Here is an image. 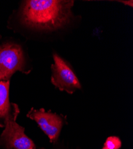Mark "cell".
Returning <instances> with one entry per match:
<instances>
[{"instance_id": "cell-1", "label": "cell", "mask_w": 133, "mask_h": 149, "mask_svg": "<svg viewBox=\"0 0 133 149\" xmlns=\"http://www.w3.org/2000/svg\"><path fill=\"white\" fill-rule=\"evenodd\" d=\"M74 4V1L66 0L25 1L21 8L20 21L33 29L56 31L70 23Z\"/></svg>"}, {"instance_id": "cell-2", "label": "cell", "mask_w": 133, "mask_h": 149, "mask_svg": "<svg viewBox=\"0 0 133 149\" xmlns=\"http://www.w3.org/2000/svg\"><path fill=\"white\" fill-rule=\"evenodd\" d=\"M17 71L25 74L31 71L21 45L13 42L0 43V81H10Z\"/></svg>"}, {"instance_id": "cell-3", "label": "cell", "mask_w": 133, "mask_h": 149, "mask_svg": "<svg viewBox=\"0 0 133 149\" xmlns=\"http://www.w3.org/2000/svg\"><path fill=\"white\" fill-rule=\"evenodd\" d=\"M20 113L18 106L14 103L11 113L6 119L4 130L0 135V147L6 149H35V145L25 133V128L16 122Z\"/></svg>"}, {"instance_id": "cell-4", "label": "cell", "mask_w": 133, "mask_h": 149, "mask_svg": "<svg viewBox=\"0 0 133 149\" xmlns=\"http://www.w3.org/2000/svg\"><path fill=\"white\" fill-rule=\"evenodd\" d=\"M54 64L52 65V83L60 91L73 94L81 89L80 82L68 61L57 54L53 55Z\"/></svg>"}, {"instance_id": "cell-5", "label": "cell", "mask_w": 133, "mask_h": 149, "mask_svg": "<svg viewBox=\"0 0 133 149\" xmlns=\"http://www.w3.org/2000/svg\"><path fill=\"white\" fill-rule=\"evenodd\" d=\"M27 117L35 120L42 131L47 135L51 142L57 141L63 125V117L41 108L39 110L32 108Z\"/></svg>"}, {"instance_id": "cell-6", "label": "cell", "mask_w": 133, "mask_h": 149, "mask_svg": "<svg viewBox=\"0 0 133 149\" xmlns=\"http://www.w3.org/2000/svg\"><path fill=\"white\" fill-rule=\"evenodd\" d=\"M10 81H0V127H4L6 119L13 109L14 103L9 101Z\"/></svg>"}, {"instance_id": "cell-7", "label": "cell", "mask_w": 133, "mask_h": 149, "mask_svg": "<svg viewBox=\"0 0 133 149\" xmlns=\"http://www.w3.org/2000/svg\"><path fill=\"white\" fill-rule=\"evenodd\" d=\"M121 145V141L118 136H111L106 139L103 147L105 149H119Z\"/></svg>"}, {"instance_id": "cell-8", "label": "cell", "mask_w": 133, "mask_h": 149, "mask_svg": "<svg viewBox=\"0 0 133 149\" xmlns=\"http://www.w3.org/2000/svg\"><path fill=\"white\" fill-rule=\"evenodd\" d=\"M119 2L123 3L125 5H127L128 6H130L131 7H132L133 2H132V0H131V1H119Z\"/></svg>"}, {"instance_id": "cell-9", "label": "cell", "mask_w": 133, "mask_h": 149, "mask_svg": "<svg viewBox=\"0 0 133 149\" xmlns=\"http://www.w3.org/2000/svg\"><path fill=\"white\" fill-rule=\"evenodd\" d=\"M1 38V35H0V38Z\"/></svg>"}, {"instance_id": "cell-10", "label": "cell", "mask_w": 133, "mask_h": 149, "mask_svg": "<svg viewBox=\"0 0 133 149\" xmlns=\"http://www.w3.org/2000/svg\"><path fill=\"white\" fill-rule=\"evenodd\" d=\"M102 149H105V148H104V147H103V148H102Z\"/></svg>"}]
</instances>
